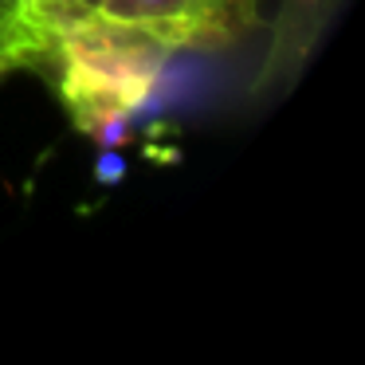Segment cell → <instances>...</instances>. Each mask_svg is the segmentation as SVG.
Masks as SVG:
<instances>
[{"label":"cell","instance_id":"obj_2","mask_svg":"<svg viewBox=\"0 0 365 365\" xmlns=\"http://www.w3.org/2000/svg\"><path fill=\"white\" fill-rule=\"evenodd\" d=\"M259 0H103L98 16L150 36L169 51L228 43L255 20Z\"/></svg>","mask_w":365,"mask_h":365},{"label":"cell","instance_id":"obj_1","mask_svg":"<svg viewBox=\"0 0 365 365\" xmlns=\"http://www.w3.org/2000/svg\"><path fill=\"white\" fill-rule=\"evenodd\" d=\"M169 48L106 16H91L63 32L43 79H51L71 122L83 134H118L153 95Z\"/></svg>","mask_w":365,"mask_h":365},{"label":"cell","instance_id":"obj_3","mask_svg":"<svg viewBox=\"0 0 365 365\" xmlns=\"http://www.w3.org/2000/svg\"><path fill=\"white\" fill-rule=\"evenodd\" d=\"M98 4L103 0H0V79L12 71L43 75L63 32L98 16Z\"/></svg>","mask_w":365,"mask_h":365},{"label":"cell","instance_id":"obj_4","mask_svg":"<svg viewBox=\"0 0 365 365\" xmlns=\"http://www.w3.org/2000/svg\"><path fill=\"white\" fill-rule=\"evenodd\" d=\"M338 9L341 0H279L267 56H263V67L255 75L259 95H279L283 87H291V79L307 67V59L322 43Z\"/></svg>","mask_w":365,"mask_h":365}]
</instances>
